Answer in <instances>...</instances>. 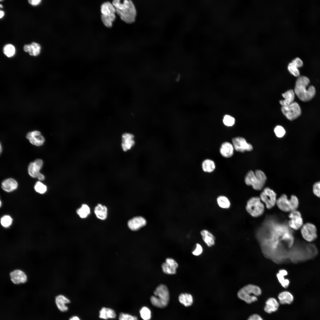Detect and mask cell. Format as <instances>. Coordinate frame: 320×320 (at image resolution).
I'll list each match as a JSON object with an SVG mask.
<instances>
[{"label":"cell","mask_w":320,"mask_h":320,"mask_svg":"<svg viewBox=\"0 0 320 320\" xmlns=\"http://www.w3.org/2000/svg\"><path fill=\"white\" fill-rule=\"evenodd\" d=\"M112 4L121 20L128 23L135 22L136 10L132 1L125 0L121 2L120 0H114L112 1Z\"/></svg>","instance_id":"cell-1"},{"label":"cell","mask_w":320,"mask_h":320,"mask_svg":"<svg viewBox=\"0 0 320 320\" xmlns=\"http://www.w3.org/2000/svg\"><path fill=\"white\" fill-rule=\"evenodd\" d=\"M310 83L309 79L304 76H299L297 79L294 89L295 94L301 101L307 102L311 100L316 94V89L312 85L308 86Z\"/></svg>","instance_id":"cell-2"},{"label":"cell","mask_w":320,"mask_h":320,"mask_svg":"<svg viewBox=\"0 0 320 320\" xmlns=\"http://www.w3.org/2000/svg\"><path fill=\"white\" fill-rule=\"evenodd\" d=\"M154 296L150 297L152 304L154 306L160 308L166 307L168 305L169 299L168 289L166 285L160 284L154 291Z\"/></svg>","instance_id":"cell-3"},{"label":"cell","mask_w":320,"mask_h":320,"mask_svg":"<svg viewBox=\"0 0 320 320\" xmlns=\"http://www.w3.org/2000/svg\"><path fill=\"white\" fill-rule=\"evenodd\" d=\"M266 180L265 175L260 170H256L255 172L252 170L249 171L244 179L247 185L251 186L253 189L258 191L263 188Z\"/></svg>","instance_id":"cell-4"},{"label":"cell","mask_w":320,"mask_h":320,"mask_svg":"<svg viewBox=\"0 0 320 320\" xmlns=\"http://www.w3.org/2000/svg\"><path fill=\"white\" fill-rule=\"evenodd\" d=\"M262 293L260 288L253 284H248L241 288L237 293V296L240 299L250 304L257 300V296Z\"/></svg>","instance_id":"cell-5"},{"label":"cell","mask_w":320,"mask_h":320,"mask_svg":"<svg viewBox=\"0 0 320 320\" xmlns=\"http://www.w3.org/2000/svg\"><path fill=\"white\" fill-rule=\"evenodd\" d=\"M276 205L281 211L285 212H291L297 210L299 205V201L296 196L291 195L289 199L285 194H282L277 199Z\"/></svg>","instance_id":"cell-6"},{"label":"cell","mask_w":320,"mask_h":320,"mask_svg":"<svg viewBox=\"0 0 320 320\" xmlns=\"http://www.w3.org/2000/svg\"><path fill=\"white\" fill-rule=\"evenodd\" d=\"M246 209L251 216L257 217L261 216L263 214L265 207L260 197H253L247 201Z\"/></svg>","instance_id":"cell-7"},{"label":"cell","mask_w":320,"mask_h":320,"mask_svg":"<svg viewBox=\"0 0 320 320\" xmlns=\"http://www.w3.org/2000/svg\"><path fill=\"white\" fill-rule=\"evenodd\" d=\"M260 198L261 201L265 204L268 209L272 208L276 204L277 199L276 194L273 190L268 187L263 189L260 193Z\"/></svg>","instance_id":"cell-8"},{"label":"cell","mask_w":320,"mask_h":320,"mask_svg":"<svg viewBox=\"0 0 320 320\" xmlns=\"http://www.w3.org/2000/svg\"><path fill=\"white\" fill-rule=\"evenodd\" d=\"M281 110L283 114L290 120L296 119L300 115L301 113L299 105L295 102L287 106H282Z\"/></svg>","instance_id":"cell-9"},{"label":"cell","mask_w":320,"mask_h":320,"mask_svg":"<svg viewBox=\"0 0 320 320\" xmlns=\"http://www.w3.org/2000/svg\"><path fill=\"white\" fill-rule=\"evenodd\" d=\"M300 232L303 238L308 242L313 241L317 237L316 228L311 223L308 222L303 224L300 228Z\"/></svg>","instance_id":"cell-10"},{"label":"cell","mask_w":320,"mask_h":320,"mask_svg":"<svg viewBox=\"0 0 320 320\" xmlns=\"http://www.w3.org/2000/svg\"><path fill=\"white\" fill-rule=\"evenodd\" d=\"M288 217L290 219L288 222L289 227L292 229L297 230L303 224V220L300 212L297 210L290 212Z\"/></svg>","instance_id":"cell-11"},{"label":"cell","mask_w":320,"mask_h":320,"mask_svg":"<svg viewBox=\"0 0 320 320\" xmlns=\"http://www.w3.org/2000/svg\"><path fill=\"white\" fill-rule=\"evenodd\" d=\"M234 148L236 151L243 152L245 151H250L253 149L252 145L247 143L244 138L237 137L232 139Z\"/></svg>","instance_id":"cell-12"},{"label":"cell","mask_w":320,"mask_h":320,"mask_svg":"<svg viewBox=\"0 0 320 320\" xmlns=\"http://www.w3.org/2000/svg\"><path fill=\"white\" fill-rule=\"evenodd\" d=\"M9 276L11 281L15 284H24L27 281V276L25 273L19 269H15L10 272Z\"/></svg>","instance_id":"cell-13"},{"label":"cell","mask_w":320,"mask_h":320,"mask_svg":"<svg viewBox=\"0 0 320 320\" xmlns=\"http://www.w3.org/2000/svg\"><path fill=\"white\" fill-rule=\"evenodd\" d=\"M135 144V137L132 134L126 132L121 136V147L124 151H127L131 149Z\"/></svg>","instance_id":"cell-14"},{"label":"cell","mask_w":320,"mask_h":320,"mask_svg":"<svg viewBox=\"0 0 320 320\" xmlns=\"http://www.w3.org/2000/svg\"><path fill=\"white\" fill-rule=\"evenodd\" d=\"M26 137L32 144L37 146L42 145L45 141L41 133L36 130L28 132Z\"/></svg>","instance_id":"cell-15"},{"label":"cell","mask_w":320,"mask_h":320,"mask_svg":"<svg viewBox=\"0 0 320 320\" xmlns=\"http://www.w3.org/2000/svg\"><path fill=\"white\" fill-rule=\"evenodd\" d=\"M163 272L168 274H174L176 273L178 265L174 259L168 258L166 259L165 262L162 265Z\"/></svg>","instance_id":"cell-16"},{"label":"cell","mask_w":320,"mask_h":320,"mask_svg":"<svg viewBox=\"0 0 320 320\" xmlns=\"http://www.w3.org/2000/svg\"><path fill=\"white\" fill-rule=\"evenodd\" d=\"M43 165V161L40 159H37L33 162H31L28 167L29 175L33 178L37 177L40 173V171Z\"/></svg>","instance_id":"cell-17"},{"label":"cell","mask_w":320,"mask_h":320,"mask_svg":"<svg viewBox=\"0 0 320 320\" xmlns=\"http://www.w3.org/2000/svg\"><path fill=\"white\" fill-rule=\"evenodd\" d=\"M146 224V220L144 217L141 216H136L129 220L128 226L131 230L136 231L145 226Z\"/></svg>","instance_id":"cell-18"},{"label":"cell","mask_w":320,"mask_h":320,"mask_svg":"<svg viewBox=\"0 0 320 320\" xmlns=\"http://www.w3.org/2000/svg\"><path fill=\"white\" fill-rule=\"evenodd\" d=\"M55 302L57 309L62 312H65L68 310V307L66 305L70 302V300L65 296L62 295H58L55 297Z\"/></svg>","instance_id":"cell-19"},{"label":"cell","mask_w":320,"mask_h":320,"mask_svg":"<svg viewBox=\"0 0 320 320\" xmlns=\"http://www.w3.org/2000/svg\"><path fill=\"white\" fill-rule=\"evenodd\" d=\"M200 234L205 243L209 247L215 244L216 239L212 233L207 229H203L200 232Z\"/></svg>","instance_id":"cell-20"},{"label":"cell","mask_w":320,"mask_h":320,"mask_svg":"<svg viewBox=\"0 0 320 320\" xmlns=\"http://www.w3.org/2000/svg\"><path fill=\"white\" fill-rule=\"evenodd\" d=\"M18 185L17 182L15 179L12 178H9L2 181L1 187L4 191L9 192L16 189Z\"/></svg>","instance_id":"cell-21"},{"label":"cell","mask_w":320,"mask_h":320,"mask_svg":"<svg viewBox=\"0 0 320 320\" xmlns=\"http://www.w3.org/2000/svg\"><path fill=\"white\" fill-rule=\"evenodd\" d=\"M96 217L101 220H105L107 217L108 210L107 207L100 204H97L95 207L94 210Z\"/></svg>","instance_id":"cell-22"},{"label":"cell","mask_w":320,"mask_h":320,"mask_svg":"<svg viewBox=\"0 0 320 320\" xmlns=\"http://www.w3.org/2000/svg\"><path fill=\"white\" fill-rule=\"evenodd\" d=\"M41 47L39 44L32 42L29 44L25 45L23 49L26 52H28L29 54L32 56H38L40 52Z\"/></svg>","instance_id":"cell-23"},{"label":"cell","mask_w":320,"mask_h":320,"mask_svg":"<svg viewBox=\"0 0 320 320\" xmlns=\"http://www.w3.org/2000/svg\"><path fill=\"white\" fill-rule=\"evenodd\" d=\"M279 305V303L275 298L271 297L266 300L264 310L267 313H271L276 311Z\"/></svg>","instance_id":"cell-24"},{"label":"cell","mask_w":320,"mask_h":320,"mask_svg":"<svg viewBox=\"0 0 320 320\" xmlns=\"http://www.w3.org/2000/svg\"><path fill=\"white\" fill-rule=\"evenodd\" d=\"M295 94L294 90L289 89L282 94L284 98V100H281L280 103L282 106H287L294 101Z\"/></svg>","instance_id":"cell-25"},{"label":"cell","mask_w":320,"mask_h":320,"mask_svg":"<svg viewBox=\"0 0 320 320\" xmlns=\"http://www.w3.org/2000/svg\"><path fill=\"white\" fill-rule=\"evenodd\" d=\"M233 150L234 147L231 144L228 142H225L222 144L220 151L223 156L229 158L233 155Z\"/></svg>","instance_id":"cell-26"},{"label":"cell","mask_w":320,"mask_h":320,"mask_svg":"<svg viewBox=\"0 0 320 320\" xmlns=\"http://www.w3.org/2000/svg\"><path fill=\"white\" fill-rule=\"evenodd\" d=\"M279 303L281 304H290L293 301L294 297L292 294L287 291L280 292L278 295Z\"/></svg>","instance_id":"cell-27"},{"label":"cell","mask_w":320,"mask_h":320,"mask_svg":"<svg viewBox=\"0 0 320 320\" xmlns=\"http://www.w3.org/2000/svg\"><path fill=\"white\" fill-rule=\"evenodd\" d=\"M288 274V272L285 269H281L276 274L277 279L281 285L284 288H287L289 286V280L285 278V276Z\"/></svg>","instance_id":"cell-28"},{"label":"cell","mask_w":320,"mask_h":320,"mask_svg":"<svg viewBox=\"0 0 320 320\" xmlns=\"http://www.w3.org/2000/svg\"><path fill=\"white\" fill-rule=\"evenodd\" d=\"M116 316L115 311L110 308L103 307L100 311L99 317L102 319H114Z\"/></svg>","instance_id":"cell-29"},{"label":"cell","mask_w":320,"mask_h":320,"mask_svg":"<svg viewBox=\"0 0 320 320\" xmlns=\"http://www.w3.org/2000/svg\"><path fill=\"white\" fill-rule=\"evenodd\" d=\"M101 12L103 15L115 14L116 9L113 4L109 2L103 3L101 6Z\"/></svg>","instance_id":"cell-30"},{"label":"cell","mask_w":320,"mask_h":320,"mask_svg":"<svg viewBox=\"0 0 320 320\" xmlns=\"http://www.w3.org/2000/svg\"><path fill=\"white\" fill-rule=\"evenodd\" d=\"M217 202L219 207L223 209H228L231 206V202L228 198L224 195H220L217 199Z\"/></svg>","instance_id":"cell-31"},{"label":"cell","mask_w":320,"mask_h":320,"mask_svg":"<svg viewBox=\"0 0 320 320\" xmlns=\"http://www.w3.org/2000/svg\"><path fill=\"white\" fill-rule=\"evenodd\" d=\"M178 299L180 303L185 306L191 305L193 302V297L190 294L182 293L179 295Z\"/></svg>","instance_id":"cell-32"},{"label":"cell","mask_w":320,"mask_h":320,"mask_svg":"<svg viewBox=\"0 0 320 320\" xmlns=\"http://www.w3.org/2000/svg\"><path fill=\"white\" fill-rule=\"evenodd\" d=\"M76 213L81 218H85L90 214V209L87 204H83L77 210Z\"/></svg>","instance_id":"cell-33"},{"label":"cell","mask_w":320,"mask_h":320,"mask_svg":"<svg viewBox=\"0 0 320 320\" xmlns=\"http://www.w3.org/2000/svg\"><path fill=\"white\" fill-rule=\"evenodd\" d=\"M202 168L204 172H211L215 169V164L213 161L210 159H206L202 163Z\"/></svg>","instance_id":"cell-34"},{"label":"cell","mask_w":320,"mask_h":320,"mask_svg":"<svg viewBox=\"0 0 320 320\" xmlns=\"http://www.w3.org/2000/svg\"><path fill=\"white\" fill-rule=\"evenodd\" d=\"M101 20L104 25L108 28H111L112 25V23L115 20L116 16L115 14L108 15H102Z\"/></svg>","instance_id":"cell-35"},{"label":"cell","mask_w":320,"mask_h":320,"mask_svg":"<svg viewBox=\"0 0 320 320\" xmlns=\"http://www.w3.org/2000/svg\"><path fill=\"white\" fill-rule=\"evenodd\" d=\"M4 53L7 57H13L15 53V49L14 46L11 44H8L4 46L3 48Z\"/></svg>","instance_id":"cell-36"},{"label":"cell","mask_w":320,"mask_h":320,"mask_svg":"<svg viewBox=\"0 0 320 320\" xmlns=\"http://www.w3.org/2000/svg\"><path fill=\"white\" fill-rule=\"evenodd\" d=\"M141 318L143 320H150L151 316V312L150 309L146 306H143L140 311Z\"/></svg>","instance_id":"cell-37"},{"label":"cell","mask_w":320,"mask_h":320,"mask_svg":"<svg viewBox=\"0 0 320 320\" xmlns=\"http://www.w3.org/2000/svg\"><path fill=\"white\" fill-rule=\"evenodd\" d=\"M298 68L292 62L290 63L288 66V69L289 72L295 77H299L300 73Z\"/></svg>","instance_id":"cell-38"},{"label":"cell","mask_w":320,"mask_h":320,"mask_svg":"<svg viewBox=\"0 0 320 320\" xmlns=\"http://www.w3.org/2000/svg\"><path fill=\"white\" fill-rule=\"evenodd\" d=\"M34 188L37 192L41 194L45 193L47 190V186L40 181H38L36 183Z\"/></svg>","instance_id":"cell-39"},{"label":"cell","mask_w":320,"mask_h":320,"mask_svg":"<svg viewBox=\"0 0 320 320\" xmlns=\"http://www.w3.org/2000/svg\"><path fill=\"white\" fill-rule=\"evenodd\" d=\"M12 218L9 215H5L3 216L1 219V225L4 227H9L12 223Z\"/></svg>","instance_id":"cell-40"},{"label":"cell","mask_w":320,"mask_h":320,"mask_svg":"<svg viewBox=\"0 0 320 320\" xmlns=\"http://www.w3.org/2000/svg\"><path fill=\"white\" fill-rule=\"evenodd\" d=\"M223 124L226 126L230 127L233 126L235 122V119L230 115H226L223 117Z\"/></svg>","instance_id":"cell-41"},{"label":"cell","mask_w":320,"mask_h":320,"mask_svg":"<svg viewBox=\"0 0 320 320\" xmlns=\"http://www.w3.org/2000/svg\"><path fill=\"white\" fill-rule=\"evenodd\" d=\"M274 131L276 136L279 138L283 137L286 133L284 128L281 126L278 125L274 128Z\"/></svg>","instance_id":"cell-42"},{"label":"cell","mask_w":320,"mask_h":320,"mask_svg":"<svg viewBox=\"0 0 320 320\" xmlns=\"http://www.w3.org/2000/svg\"><path fill=\"white\" fill-rule=\"evenodd\" d=\"M119 320H138L137 317L129 314L123 313H121L119 316Z\"/></svg>","instance_id":"cell-43"},{"label":"cell","mask_w":320,"mask_h":320,"mask_svg":"<svg viewBox=\"0 0 320 320\" xmlns=\"http://www.w3.org/2000/svg\"><path fill=\"white\" fill-rule=\"evenodd\" d=\"M203 252L202 247L200 244L197 243L196 244L195 249L192 252V253L194 256H199L202 254Z\"/></svg>","instance_id":"cell-44"},{"label":"cell","mask_w":320,"mask_h":320,"mask_svg":"<svg viewBox=\"0 0 320 320\" xmlns=\"http://www.w3.org/2000/svg\"><path fill=\"white\" fill-rule=\"evenodd\" d=\"M313 191L316 196L320 198V181L316 182L313 184Z\"/></svg>","instance_id":"cell-45"},{"label":"cell","mask_w":320,"mask_h":320,"mask_svg":"<svg viewBox=\"0 0 320 320\" xmlns=\"http://www.w3.org/2000/svg\"><path fill=\"white\" fill-rule=\"evenodd\" d=\"M298 68L302 66L303 63L302 60L299 57H297L292 61Z\"/></svg>","instance_id":"cell-46"},{"label":"cell","mask_w":320,"mask_h":320,"mask_svg":"<svg viewBox=\"0 0 320 320\" xmlns=\"http://www.w3.org/2000/svg\"><path fill=\"white\" fill-rule=\"evenodd\" d=\"M247 320H263L258 315L255 314L250 316Z\"/></svg>","instance_id":"cell-47"},{"label":"cell","mask_w":320,"mask_h":320,"mask_svg":"<svg viewBox=\"0 0 320 320\" xmlns=\"http://www.w3.org/2000/svg\"><path fill=\"white\" fill-rule=\"evenodd\" d=\"M41 1V0H28L29 3L33 6H36L39 4Z\"/></svg>","instance_id":"cell-48"},{"label":"cell","mask_w":320,"mask_h":320,"mask_svg":"<svg viewBox=\"0 0 320 320\" xmlns=\"http://www.w3.org/2000/svg\"><path fill=\"white\" fill-rule=\"evenodd\" d=\"M37 178L39 180H42L44 179L45 177L43 174L40 173L37 176Z\"/></svg>","instance_id":"cell-49"},{"label":"cell","mask_w":320,"mask_h":320,"mask_svg":"<svg viewBox=\"0 0 320 320\" xmlns=\"http://www.w3.org/2000/svg\"><path fill=\"white\" fill-rule=\"evenodd\" d=\"M69 320H81L79 317L74 316L71 317Z\"/></svg>","instance_id":"cell-50"},{"label":"cell","mask_w":320,"mask_h":320,"mask_svg":"<svg viewBox=\"0 0 320 320\" xmlns=\"http://www.w3.org/2000/svg\"><path fill=\"white\" fill-rule=\"evenodd\" d=\"M0 12V18H1L4 15V12L3 11L1 10Z\"/></svg>","instance_id":"cell-51"},{"label":"cell","mask_w":320,"mask_h":320,"mask_svg":"<svg viewBox=\"0 0 320 320\" xmlns=\"http://www.w3.org/2000/svg\"><path fill=\"white\" fill-rule=\"evenodd\" d=\"M1 151H2V147H1V144H0V153H1Z\"/></svg>","instance_id":"cell-52"},{"label":"cell","mask_w":320,"mask_h":320,"mask_svg":"<svg viewBox=\"0 0 320 320\" xmlns=\"http://www.w3.org/2000/svg\"><path fill=\"white\" fill-rule=\"evenodd\" d=\"M0 7H2V6L1 4H0Z\"/></svg>","instance_id":"cell-53"}]
</instances>
